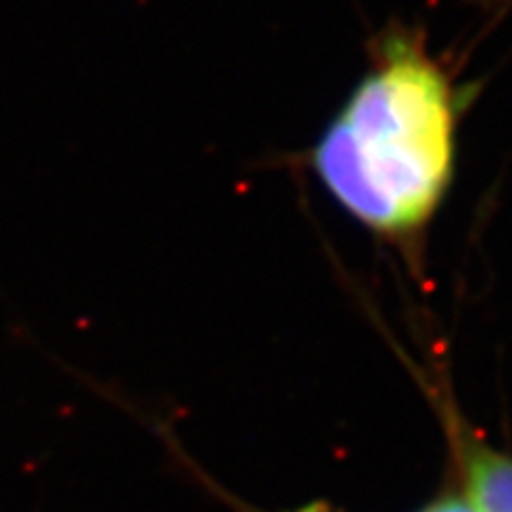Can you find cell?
<instances>
[{"label": "cell", "instance_id": "obj_1", "mask_svg": "<svg viewBox=\"0 0 512 512\" xmlns=\"http://www.w3.org/2000/svg\"><path fill=\"white\" fill-rule=\"evenodd\" d=\"M465 93L418 29L394 27L318 143L309 166L368 233L418 264L458 164Z\"/></svg>", "mask_w": 512, "mask_h": 512}, {"label": "cell", "instance_id": "obj_2", "mask_svg": "<svg viewBox=\"0 0 512 512\" xmlns=\"http://www.w3.org/2000/svg\"><path fill=\"white\" fill-rule=\"evenodd\" d=\"M451 460V486L472 512H512V453L496 446L467 420L448 387L427 382Z\"/></svg>", "mask_w": 512, "mask_h": 512}, {"label": "cell", "instance_id": "obj_3", "mask_svg": "<svg viewBox=\"0 0 512 512\" xmlns=\"http://www.w3.org/2000/svg\"><path fill=\"white\" fill-rule=\"evenodd\" d=\"M192 475H197L202 479V484L207 486V489L211 491L214 496H219L223 503L228 505L230 510L233 512H342L339 508H335V505H330L328 501H313V503H306V505H299V508H285V510H264V508H256V505L247 503V501H240L238 496L230 494V491L223 489V486H219L214 482V479L207 477V472H202L200 467L190 465Z\"/></svg>", "mask_w": 512, "mask_h": 512}, {"label": "cell", "instance_id": "obj_4", "mask_svg": "<svg viewBox=\"0 0 512 512\" xmlns=\"http://www.w3.org/2000/svg\"><path fill=\"white\" fill-rule=\"evenodd\" d=\"M415 512H472V508L465 503V498L448 484L446 489H441L437 496L430 498L425 505H420Z\"/></svg>", "mask_w": 512, "mask_h": 512}]
</instances>
